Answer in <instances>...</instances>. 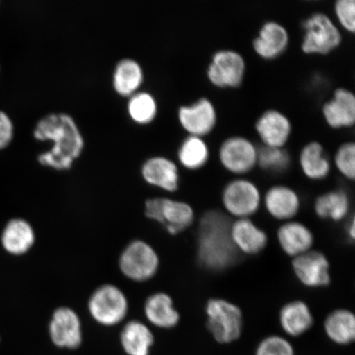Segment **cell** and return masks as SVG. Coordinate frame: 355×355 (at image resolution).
<instances>
[{
  "label": "cell",
  "instance_id": "obj_11",
  "mask_svg": "<svg viewBox=\"0 0 355 355\" xmlns=\"http://www.w3.org/2000/svg\"><path fill=\"white\" fill-rule=\"evenodd\" d=\"M291 268L296 279L305 287L320 288L331 285L330 261L321 251L312 250L295 257Z\"/></svg>",
  "mask_w": 355,
  "mask_h": 355
},
{
  "label": "cell",
  "instance_id": "obj_6",
  "mask_svg": "<svg viewBox=\"0 0 355 355\" xmlns=\"http://www.w3.org/2000/svg\"><path fill=\"white\" fill-rule=\"evenodd\" d=\"M220 198L225 214L236 220L251 218L263 204V196L257 185L243 178L226 184Z\"/></svg>",
  "mask_w": 355,
  "mask_h": 355
},
{
  "label": "cell",
  "instance_id": "obj_16",
  "mask_svg": "<svg viewBox=\"0 0 355 355\" xmlns=\"http://www.w3.org/2000/svg\"><path fill=\"white\" fill-rule=\"evenodd\" d=\"M141 174L146 183L168 193L180 187V175L176 163L166 157H150L143 164Z\"/></svg>",
  "mask_w": 355,
  "mask_h": 355
},
{
  "label": "cell",
  "instance_id": "obj_32",
  "mask_svg": "<svg viewBox=\"0 0 355 355\" xmlns=\"http://www.w3.org/2000/svg\"><path fill=\"white\" fill-rule=\"evenodd\" d=\"M334 162L341 175L349 180H354L355 144L353 141H347L339 146L335 154Z\"/></svg>",
  "mask_w": 355,
  "mask_h": 355
},
{
  "label": "cell",
  "instance_id": "obj_29",
  "mask_svg": "<svg viewBox=\"0 0 355 355\" xmlns=\"http://www.w3.org/2000/svg\"><path fill=\"white\" fill-rule=\"evenodd\" d=\"M209 155V148L201 137L189 135L178 150L181 166L189 171H197L205 166Z\"/></svg>",
  "mask_w": 355,
  "mask_h": 355
},
{
  "label": "cell",
  "instance_id": "obj_8",
  "mask_svg": "<svg viewBox=\"0 0 355 355\" xmlns=\"http://www.w3.org/2000/svg\"><path fill=\"white\" fill-rule=\"evenodd\" d=\"M302 51L308 55H327L338 47L343 35L338 26L324 12H314L303 22Z\"/></svg>",
  "mask_w": 355,
  "mask_h": 355
},
{
  "label": "cell",
  "instance_id": "obj_13",
  "mask_svg": "<svg viewBox=\"0 0 355 355\" xmlns=\"http://www.w3.org/2000/svg\"><path fill=\"white\" fill-rule=\"evenodd\" d=\"M178 118L182 128L189 135L201 137L214 130L217 122L215 106L205 97L193 104L181 106L178 112Z\"/></svg>",
  "mask_w": 355,
  "mask_h": 355
},
{
  "label": "cell",
  "instance_id": "obj_25",
  "mask_svg": "<svg viewBox=\"0 0 355 355\" xmlns=\"http://www.w3.org/2000/svg\"><path fill=\"white\" fill-rule=\"evenodd\" d=\"M352 201L349 194L343 189L328 191L315 199V214L324 220L343 221L349 216Z\"/></svg>",
  "mask_w": 355,
  "mask_h": 355
},
{
  "label": "cell",
  "instance_id": "obj_18",
  "mask_svg": "<svg viewBox=\"0 0 355 355\" xmlns=\"http://www.w3.org/2000/svg\"><path fill=\"white\" fill-rule=\"evenodd\" d=\"M255 128L264 146L270 148H284L292 132L290 119L277 110L265 111L257 119Z\"/></svg>",
  "mask_w": 355,
  "mask_h": 355
},
{
  "label": "cell",
  "instance_id": "obj_36",
  "mask_svg": "<svg viewBox=\"0 0 355 355\" xmlns=\"http://www.w3.org/2000/svg\"><path fill=\"white\" fill-rule=\"evenodd\" d=\"M345 232L349 241L354 242L355 238V220L354 216H352V218L349 220V223L346 226Z\"/></svg>",
  "mask_w": 355,
  "mask_h": 355
},
{
  "label": "cell",
  "instance_id": "obj_26",
  "mask_svg": "<svg viewBox=\"0 0 355 355\" xmlns=\"http://www.w3.org/2000/svg\"><path fill=\"white\" fill-rule=\"evenodd\" d=\"M324 331L332 343L348 345L355 340V316L347 309H336L327 315L323 324Z\"/></svg>",
  "mask_w": 355,
  "mask_h": 355
},
{
  "label": "cell",
  "instance_id": "obj_35",
  "mask_svg": "<svg viewBox=\"0 0 355 355\" xmlns=\"http://www.w3.org/2000/svg\"><path fill=\"white\" fill-rule=\"evenodd\" d=\"M15 135V126L6 113L0 111V150L6 148L11 144Z\"/></svg>",
  "mask_w": 355,
  "mask_h": 355
},
{
  "label": "cell",
  "instance_id": "obj_23",
  "mask_svg": "<svg viewBox=\"0 0 355 355\" xmlns=\"http://www.w3.org/2000/svg\"><path fill=\"white\" fill-rule=\"evenodd\" d=\"M144 313L150 324L162 329H171L179 324L180 314L171 295L165 292L155 293L146 299Z\"/></svg>",
  "mask_w": 355,
  "mask_h": 355
},
{
  "label": "cell",
  "instance_id": "obj_33",
  "mask_svg": "<svg viewBox=\"0 0 355 355\" xmlns=\"http://www.w3.org/2000/svg\"><path fill=\"white\" fill-rule=\"evenodd\" d=\"M255 355H295V349L285 337L270 335L257 345Z\"/></svg>",
  "mask_w": 355,
  "mask_h": 355
},
{
  "label": "cell",
  "instance_id": "obj_4",
  "mask_svg": "<svg viewBox=\"0 0 355 355\" xmlns=\"http://www.w3.org/2000/svg\"><path fill=\"white\" fill-rule=\"evenodd\" d=\"M145 215L148 219L157 222L171 235L185 232L195 220V211L190 204L168 198L146 200Z\"/></svg>",
  "mask_w": 355,
  "mask_h": 355
},
{
  "label": "cell",
  "instance_id": "obj_15",
  "mask_svg": "<svg viewBox=\"0 0 355 355\" xmlns=\"http://www.w3.org/2000/svg\"><path fill=\"white\" fill-rule=\"evenodd\" d=\"M230 234L239 254L255 256L261 254L268 246V234L251 218L237 219L232 222Z\"/></svg>",
  "mask_w": 355,
  "mask_h": 355
},
{
  "label": "cell",
  "instance_id": "obj_17",
  "mask_svg": "<svg viewBox=\"0 0 355 355\" xmlns=\"http://www.w3.org/2000/svg\"><path fill=\"white\" fill-rule=\"evenodd\" d=\"M279 248L284 254L295 259L310 250L314 244V235L307 225L300 221L284 222L277 232Z\"/></svg>",
  "mask_w": 355,
  "mask_h": 355
},
{
  "label": "cell",
  "instance_id": "obj_2",
  "mask_svg": "<svg viewBox=\"0 0 355 355\" xmlns=\"http://www.w3.org/2000/svg\"><path fill=\"white\" fill-rule=\"evenodd\" d=\"M230 217L220 210L207 211L200 218L197 259L204 269L220 272L237 263L239 252L230 238Z\"/></svg>",
  "mask_w": 355,
  "mask_h": 355
},
{
  "label": "cell",
  "instance_id": "obj_3",
  "mask_svg": "<svg viewBox=\"0 0 355 355\" xmlns=\"http://www.w3.org/2000/svg\"><path fill=\"white\" fill-rule=\"evenodd\" d=\"M205 313L206 327L216 343L232 344L241 338L243 314L236 304L225 299L211 298L207 302Z\"/></svg>",
  "mask_w": 355,
  "mask_h": 355
},
{
  "label": "cell",
  "instance_id": "obj_21",
  "mask_svg": "<svg viewBox=\"0 0 355 355\" xmlns=\"http://www.w3.org/2000/svg\"><path fill=\"white\" fill-rule=\"evenodd\" d=\"M279 323L286 335L299 337L313 326V314L306 302L293 300L284 304L279 310Z\"/></svg>",
  "mask_w": 355,
  "mask_h": 355
},
{
  "label": "cell",
  "instance_id": "obj_9",
  "mask_svg": "<svg viewBox=\"0 0 355 355\" xmlns=\"http://www.w3.org/2000/svg\"><path fill=\"white\" fill-rule=\"evenodd\" d=\"M245 72V60L239 52L221 50L213 55L207 75L217 87L234 88L241 85Z\"/></svg>",
  "mask_w": 355,
  "mask_h": 355
},
{
  "label": "cell",
  "instance_id": "obj_22",
  "mask_svg": "<svg viewBox=\"0 0 355 355\" xmlns=\"http://www.w3.org/2000/svg\"><path fill=\"white\" fill-rule=\"evenodd\" d=\"M35 242V230L32 225L24 219L10 220L1 234L3 250L12 256L28 254L32 250Z\"/></svg>",
  "mask_w": 355,
  "mask_h": 355
},
{
  "label": "cell",
  "instance_id": "obj_14",
  "mask_svg": "<svg viewBox=\"0 0 355 355\" xmlns=\"http://www.w3.org/2000/svg\"><path fill=\"white\" fill-rule=\"evenodd\" d=\"M263 204L270 216L283 222L294 220L301 209L298 193L284 184L274 185L268 189L263 198Z\"/></svg>",
  "mask_w": 355,
  "mask_h": 355
},
{
  "label": "cell",
  "instance_id": "obj_5",
  "mask_svg": "<svg viewBox=\"0 0 355 355\" xmlns=\"http://www.w3.org/2000/svg\"><path fill=\"white\" fill-rule=\"evenodd\" d=\"M87 309L93 320L102 326L113 327L125 319L128 300L121 288L112 284H104L92 293Z\"/></svg>",
  "mask_w": 355,
  "mask_h": 355
},
{
  "label": "cell",
  "instance_id": "obj_30",
  "mask_svg": "<svg viewBox=\"0 0 355 355\" xmlns=\"http://www.w3.org/2000/svg\"><path fill=\"white\" fill-rule=\"evenodd\" d=\"M128 113L132 121L140 125L153 122L158 112L157 102L149 92H137L128 98Z\"/></svg>",
  "mask_w": 355,
  "mask_h": 355
},
{
  "label": "cell",
  "instance_id": "obj_31",
  "mask_svg": "<svg viewBox=\"0 0 355 355\" xmlns=\"http://www.w3.org/2000/svg\"><path fill=\"white\" fill-rule=\"evenodd\" d=\"M265 171L283 173L291 166L290 154L283 148H270L264 146L257 153V164Z\"/></svg>",
  "mask_w": 355,
  "mask_h": 355
},
{
  "label": "cell",
  "instance_id": "obj_34",
  "mask_svg": "<svg viewBox=\"0 0 355 355\" xmlns=\"http://www.w3.org/2000/svg\"><path fill=\"white\" fill-rule=\"evenodd\" d=\"M334 10L340 25L345 30L354 33L355 30L354 0H337Z\"/></svg>",
  "mask_w": 355,
  "mask_h": 355
},
{
  "label": "cell",
  "instance_id": "obj_10",
  "mask_svg": "<svg viewBox=\"0 0 355 355\" xmlns=\"http://www.w3.org/2000/svg\"><path fill=\"white\" fill-rule=\"evenodd\" d=\"M259 149L247 137L233 136L222 143L219 159L226 171L236 175L248 174L257 164Z\"/></svg>",
  "mask_w": 355,
  "mask_h": 355
},
{
  "label": "cell",
  "instance_id": "obj_28",
  "mask_svg": "<svg viewBox=\"0 0 355 355\" xmlns=\"http://www.w3.org/2000/svg\"><path fill=\"white\" fill-rule=\"evenodd\" d=\"M121 340L128 355H149L154 344V336L146 324L132 320L123 327Z\"/></svg>",
  "mask_w": 355,
  "mask_h": 355
},
{
  "label": "cell",
  "instance_id": "obj_24",
  "mask_svg": "<svg viewBox=\"0 0 355 355\" xmlns=\"http://www.w3.org/2000/svg\"><path fill=\"white\" fill-rule=\"evenodd\" d=\"M144 81V72L141 64L131 58L119 60L114 69L113 87L122 97H130L139 92Z\"/></svg>",
  "mask_w": 355,
  "mask_h": 355
},
{
  "label": "cell",
  "instance_id": "obj_12",
  "mask_svg": "<svg viewBox=\"0 0 355 355\" xmlns=\"http://www.w3.org/2000/svg\"><path fill=\"white\" fill-rule=\"evenodd\" d=\"M49 333L52 343L58 347L73 349L82 344L81 320L73 309L65 306L56 309L53 313Z\"/></svg>",
  "mask_w": 355,
  "mask_h": 355
},
{
  "label": "cell",
  "instance_id": "obj_27",
  "mask_svg": "<svg viewBox=\"0 0 355 355\" xmlns=\"http://www.w3.org/2000/svg\"><path fill=\"white\" fill-rule=\"evenodd\" d=\"M300 166L304 175L314 181L326 179L331 170V164L323 146L316 141H310L301 150Z\"/></svg>",
  "mask_w": 355,
  "mask_h": 355
},
{
  "label": "cell",
  "instance_id": "obj_20",
  "mask_svg": "<svg viewBox=\"0 0 355 355\" xmlns=\"http://www.w3.org/2000/svg\"><path fill=\"white\" fill-rule=\"evenodd\" d=\"M290 42V37L285 26L277 21H266L252 42V47L257 55L265 60L276 59L283 54Z\"/></svg>",
  "mask_w": 355,
  "mask_h": 355
},
{
  "label": "cell",
  "instance_id": "obj_19",
  "mask_svg": "<svg viewBox=\"0 0 355 355\" xmlns=\"http://www.w3.org/2000/svg\"><path fill=\"white\" fill-rule=\"evenodd\" d=\"M324 119L333 128L352 127L355 121V96L346 88H337L322 106Z\"/></svg>",
  "mask_w": 355,
  "mask_h": 355
},
{
  "label": "cell",
  "instance_id": "obj_7",
  "mask_svg": "<svg viewBox=\"0 0 355 355\" xmlns=\"http://www.w3.org/2000/svg\"><path fill=\"white\" fill-rule=\"evenodd\" d=\"M119 268L124 277L135 282H146L158 272L159 257L155 248L141 239L128 244L119 256Z\"/></svg>",
  "mask_w": 355,
  "mask_h": 355
},
{
  "label": "cell",
  "instance_id": "obj_1",
  "mask_svg": "<svg viewBox=\"0 0 355 355\" xmlns=\"http://www.w3.org/2000/svg\"><path fill=\"white\" fill-rule=\"evenodd\" d=\"M35 140L51 141V149L38 155L42 166L57 171H69L81 157L85 141L76 121L70 114L50 113L39 119L33 130Z\"/></svg>",
  "mask_w": 355,
  "mask_h": 355
}]
</instances>
